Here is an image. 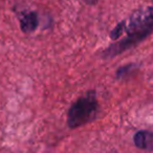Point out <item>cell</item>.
<instances>
[{
	"instance_id": "obj_5",
	"label": "cell",
	"mask_w": 153,
	"mask_h": 153,
	"mask_svg": "<svg viewBox=\"0 0 153 153\" xmlns=\"http://www.w3.org/2000/svg\"><path fill=\"white\" fill-rule=\"evenodd\" d=\"M136 68L135 64H128V65H124L121 66L119 69L117 70V79H124L127 76L131 74L134 71V69Z\"/></svg>"
},
{
	"instance_id": "obj_1",
	"label": "cell",
	"mask_w": 153,
	"mask_h": 153,
	"mask_svg": "<svg viewBox=\"0 0 153 153\" xmlns=\"http://www.w3.org/2000/svg\"><path fill=\"white\" fill-rule=\"evenodd\" d=\"M124 26L126 37L107 47L101 53L103 58H113L128 51L153 32V7L136 10L127 20H124Z\"/></svg>"
},
{
	"instance_id": "obj_6",
	"label": "cell",
	"mask_w": 153,
	"mask_h": 153,
	"mask_svg": "<svg viewBox=\"0 0 153 153\" xmlns=\"http://www.w3.org/2000/svg\"><path fill=\"white\" fill-rule=\"evenodd\" d=\"M124 30H125L124 21H122V22H120L119 24H117V26L110 32V34H109L110 39H112V40H117V39L124 34Z\"/></svg>"
},
{
	"instance_id": "obj_7",
	"label": "cell",
	"mask_w": 153,
	"mask_h": 153,
	"mask_svg": "<svg viewBox=\"0 0 153 153\" xmlns=\"http://www.w3.org/2000/svg\"><path fill=\"white\" fill-rule=\"evenodd\" d=\"M83 1L88 5H94L97 2H98V0H83Z\"/></svg>"
},
{
	"instance_id": "obj_3",
	"label": "cell",
	"mask_w": 153,
	"mask_h": 153,
	"mask_svg": "<svg viewBox=\"0 0 153 153\" xmlns=\"http://www.w3.org/2000/svg\"><path fill=\"white\" fill-rule=\"evenodd\" d=\"M20 27L24 34H30L35 32L39 25L38 14L36 12H24L19 18Z\"/></svg>"
},
{
	"instance_id": "obj_2",
	"label": "cell",
	"mask_w": 153,
	"mask_h": 153,
	"mask_svg": "<svg viewBox=\"0 0 153 153\" xmlns=\"http://www.w3.org/2000/svg\"><path fill=\"white\" fill-rule=\"evenodd\" d=\"M99 112V103L94 90H89L85 96L79 98L70 106L67 112V125L69 128H78L92 122Z\"/></svg>"
},
{
	"instance_id": "obj_4",
	"label": "cell",
	"mask_w": 153,
	"mask_h": 153,
	"mask_svg": "<svg viewBox=\"0 0 153 153\" xmlns=\"http://www.w3.org/2000/svg\"><path fill=\"white\" fill-rule=\"evenodd\" d=\"M133 142L140 149L153 151V132L148 130H140L134 134Z\"/></svg>"
}]
</instances>
